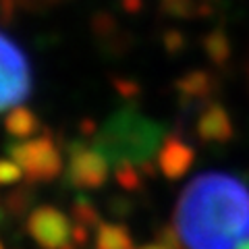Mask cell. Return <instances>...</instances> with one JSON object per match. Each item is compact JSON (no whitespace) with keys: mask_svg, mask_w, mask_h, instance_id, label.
Returning <instances> with one entry per match:
<instances>
[{"mask_svg":"<svg viewBox=\"0 0 249 249\" xmlns=\"http://www.w3.org/2000/svg\"><path fill=\"white\" fill-rule=\"evenodd\" d=\"M108 164L106 156L93 145L73 142L69 145L67 181L77 189H100L108 178Z\"/></svg>","mask_w":249,"mask_h":249,"instance_id":"5b68a950","label":"cell"},{"mask_svg":"<svg viewBox=\"0 0 249 249\" xmlns=\"http://www.w3.org/2000/svg\"><path fill=\"white\" fill-rule=\"evenodd\" d=\"M9 158L21 166L27 183H50L62 173V156L50 133L11 143Z\"/></svg>","mask_w":249,"mask_h":249,"instance_id":"3957f363","label":"cell"},{"mask_svg":"<svg viewBox=\"0 0 249 249\" xmlns=\"http://www.w3.org/2000/svg\"><path fill=\"white\" fill-rule=\"evenodd\" d=\"M21 177L23 170L13 158H0V185H13Z\"/></svg>","mask_w":249,"mask_h":249,"instance_id":"9a60e30c","label":"cell"},{"mask_svg":"<svg viewBox=\"0 0 249 249\" xmlns=\"http://www.w3.org/2000/svg\"><path fill=\"white\" fill-rule=\"evenodd\" d=\"M71 216L75 218V222L85 224V227H98V224L102 222V220H100V214H98L96 206H93L91 201L88 197H83V196H79L73 201Z\"/></svg>","mask_w":249,"mask_h":249,"instance_id":"5bb4252c","label":"cell"},{"mask_svg":"<svg viewBox=\"0 0 249 249\" xmlns=\"http://www.w3.org/2000/svg\"><path fill=\"white\" fill-rule=\"evenodd\" d=\"M193 164V150L178 137H168L158 152V168L168 178H181Z\"/></svg>","mask_w":249,"mask_h":249,"instance_id":"52a82bcc","label":"cell"},{"mask_svg":"<svg viewBox=\"0 0 249 249\" xmlns=\"http://www.w3.org/2000/svg\"><path fill=\"white\" fill-rule=\"evenodd\" d=\"M60 2H65V0H17L19 9H25V11H46Z\"/></svg>","mask_w":249,"mask_h":249,"instance_id":"ac0fdd59","label":"cell"},{"mask_svg":"<svg viewBox=\"0 0 249 249\" xmlns=\"http://www.w3.org/2000/svg\"><path fill=\"white\" fill-rule=\"evenodd\" d=\"M112 88L116 89L119 96H123L124 100H133L139 93V85L133 79H127V77H112Z\"/></svg>","mask_w":249,"mask_h":249,"instance_id":"2e32d148","label":"cell"},{"mask_svg":"<svg viewBox=\"0 0 249 249\" xmlns=\"http://www.w3.org/2000/svg\"><path fill=\"white\" fill-rule=\"evenodd\" d=\"M31 93V69L25 52L0 29V112L21 106Z\"/></svg>","mask_w":249,"mask_h":249,"instance_id":"277c9868","label":"cell"},{"mask_svg":"<svg viewBox=\"0 0 249 249\" xmlns=\"http://www.w3.org/2000/svg\"><path fill=\"white\" fill-rule=\"evenodd\" d=\"M0 249H4V245H2V241H0Z\"/></svg>","mask_w":249,"mask_h":249,"instance_id":"603a6c76","label":"cell"},{"mask_svg":"<svg viewBox=\"0 0 249 249\" xmlns=\"http://www.w3.org/2000/svg\"><path fill=\"white\" fill-rule=\"evenodd\" d=\"M71 241H73V245H75L77 249L85 247V245H88V241H89V227L75 222V224H73V232H71Z\"/></svg>","mask_w":249,"mask_h":249,"instance_id":"d6986e66","label":"cell"},{"mask_svg":"<svg viewBox=\"0 0 249 249\" xmlns=\"http://www.w3.org/2000/svg\"><path fill=\"white\" fill-rule=\"evenodd\" d=\"M31 191L29 187H15L13 191H9L2 199V208L11 216H23L31 206Z\"/></svg>","mask_w":249,"mask_h":249,"instance_id":"4fadbf2b","label":"cell"},{"mask_svg":"<svg viewBox=\"0 0 249 249\" xmlns=\"http://www.w3.org/2000/svg\"><path fill=\"white\" fill-rule=\"evenodd\" d=\"M25 229L42 249H62L71 241L73 224L62 210L54 206H37L27 214Z\"/></svg>","mask_w":249,"mask_h":249,"instance_id":"8992f818","label":"cell"},{"mask_svg":"<svg viewBox=\"0 0 249 249\" xmlns=\"http://www.w3.org/2000/svg\"><path fill=\"white\" fill-rule=\"evenodd\" d=\"M123 9L127 13H137L142 9V0H123Z\"/></svg>","mask_w":249,"mask_h":249,"instance_id":"ffe728a7","label":"cell"},{"mask_svg":"<svg viewBox=\"0 0 249 249\" xmlns=\"http://www.w3.org/2000/svg\"><path fill=\"white\" fill-rule=\"evenodd\" d=\"M93 249H135L133 237L124 224L116 222H100L96 227Z\"/></svg>","mask_w":249,"mask_h":249,"instance_id":"30bf717a","label":"cell"},{"mask_svg":"<svg viewBox=\"0 0 249 249\" xmlns=\"http://www.w3.org/2000/svg\"><path fill=\"white\" fill-rule=\"evenodd\" d=\"M135 249H168V247L162 245V243H152V245H142V247H135Z\"/></svg>","mask_w":249,"mask_h":249,"instance_id":"44dd1931","label":"cell"},{"mask_svg":"<svg viewBox=\"0 0 249 249\" xmlns=\"http://www.w3.org/2000/svg\"><path fill=\"white\" fill-rule=\"evenodd\" d=\"M62 249H77V247H75V245H73V241H69V243H67V245H65V247H62Z\"/></svg>","mask_w":249,"mask_h":249,"instance_id":"7402d4cb","label":"cell"},{"mask_svg":"<svg viewBox=\"0 0 249 249\" xmlns=\"http://www.w3.org/2000/svg\"><path fill=\"white\" fill-rule=\"evenodd\" d=\"M204 83H206V75L204 73H191L189 77H185V79L178 83V88L187 93H199L204 89Z\"/></svg>","mask_w":249,"mask_h":249,"instance_id":"e0dca14e","label":"cell"},{"mask_svg":"<svg viewBox=\"0 0 249 249\" xmlns=\"http://www.w3.org/2000/svg\"><path fill=\"white\" fill-rule=\"evenodd\" d=\"M114 178L124 191H139L143 185V173L142 168L133 162H121L114 166Z\"/></svg>","mask_w":249,"mask_h":249,"instance_id":"7c38bea8","label":"cell"},{"mask_svg":"<svg viewBox=\"0 0 249 249\" xmlns=\"http://www.w3.org/2000/svg\"><path fill=\"white\" fill-rule=\"evenodd\" d=\"M181 249H249V185L229 173H201L173 212Z\"/></svg>","mask_w":249,"mask_h":249,"instance_id":"6da1fadb","label":"cell"},{"mask_svg":"<svg viewBox=\"0 0 249 249\" xmlns=\"http://www.w3.org/2000/svg\"><path fill=\"white\" fill-rule=\"evenodd\" d=\"M164 137V127L147 119L133 106H123L106 119L93 135L91 145L106 156L110 164L133 162L142 166L154 160L158 145Z\"/></svg>","mask_w":249,"mask_h":249,"instance_id":"7a4b0ae2","label":"cell"},{"mask_svg":"<svg viewBox=\"0 0 249 249\" xmlns=\"http://www.w3.org/2000/svg\"><path fill=\"white\" fill-rule=\"evenodd\" d=\"M4 129L6 133L17 139H31L42 129V123L36 116V112L29 110L27 106H15L4 116Z\"/></svg>","mask_w":249,"mask_h":249,"instance_id":"9c48e42d","label":"cell"},{"mask_svg":"<svg viewBox=\"0 0 249 249\" xmlns=\"http://www.w3.org/2000/svg\"><path fill=\"white\" fill-rule=\"evenodd\" d=\"M197 131L204 139H224L229 137L231 127H229V119L218 106H212L201 114Z\"/></svg>","mask_w":249,"mask_h":249,"instance_id":"8fae6325","label":"cell"},{"mask_svg":"<svg viewBox=\"0 0 249 249\" xmlns=\"http://www.w3.org/2000/svg\"><path fill=\"white\" fill-rule=\"evenodd\" d=\"M91 27H93V34L100 40V46L106 50H112L116 54V50H124L129 46V36L127 31H121L119 23L112 15H106V13H98L91 21Z\"/></svg>","mask_w":249,"mask_h":249,"instance_id":"ba28073f","label":"cell"}]
</instances>
